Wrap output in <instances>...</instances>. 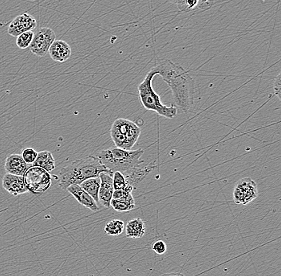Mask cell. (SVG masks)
I'll use <instances>...</instances> for the list:
<instances>
[{"instance_id": "8fae6325", "label": "cell", "mask_w": 281, "mask_h": 276, "mask_svg": "<svg viewBox=\"0 0 281 276\" xmlns=\"http://www.w3.org/2000/svg\"><path fill=\"white\" fill-rule=\"evenodd\" d=\"M2 187L14 196L29 192L23 176L14 175L8 173L2 178Z\"/></svg>"}, {"instance_id": "8992f818", "label": "cell", "mask_w": 281, "mask_h": 276, "mask_svg": "<svg viewBox=\"0 0 281 276\" xmlns=\"http://www.w3.org/2000/svg\"><path fill=\"white\" fill-rule=\"evenodd\" d=\"M23 177L27 189L31 193L43 194L51 187V175L42 168L36 166L29 168Z\"/></svg>"}, {"instance_id": "9c48e42d", "label": "cell", "mask_w": 281, "mask_h": 276, "mask_svg": "<svg viewBox=\"0 0 281 276\" xmlns=\"http://www.w3.org/2000/svg\"><path fill=\"white\" fill-rule=\"evenodd\" d=\"M37 21L32 15L25 14L18 15L10 22L8 27V34L13 37H18L22 33L30 31L36 28Z\"/></svg>"}, {"instance_id": "30bf717a", "label": "cell", "mask_w": 281, "mask_h": 276, "mask_svg": "<svg viewBox=\"0 0 281 276\" xmlns=\"http://www.w3.org/2000/svg\"><path fill=\"white\" fill-rule=\"evenodd\" d=\"M113 173L103 172L99 175L101 186L98 193V200L100 204L106 208H110V203L113 199V193L114 191L113 186Z\"/></svg>"}, {"instance_id": "d4e9b609", "label": "cell", "mask_w": 281, "mask_h": 276, "mask_svg": "<svg viewBox=\"0 0 281 276\" xmlns=\"http://www.w3.org/2000/svg\"><path fill=\"white\" fill-rule=\"evenodd\" d=\"M152 250L158 255L164 254L167 250V246L163 240H157L151 245Z\"/></svg>"}, {"instance_id": "44dd1931", "label": "cell", "mask_w": 281, "mask_h": 276, "mask_svg": "<svg viewBox=\"0 0 281 276\" xmlns=\"http://www.w3.org/2000/svg\"><path fill=\"white\" fill-rule=\"evenodd\" d=\"M35 33L33 30L22 33L17 37L16 45L18 48L26 49L30 47V43H32Z\"/></svg>"}, {"instance_id": "5bb4252c", "label": "cell", "mask_w": 281, "mask_h": 276, "mask_svg": "<svg viewBox=\"0 0 281 276\" xmlns=\"http://www.w3.org/2000/svg\"><path fill=\"white\" fill-rule=\"evenodd\" d=\"M5 169L8 174L14 175L24 176L28 170V165L25 162L20 154L13 153L6 157Z\"/></svg>"}, {"instance_id": "d6986e66", "label": "cell", "mask_w": 281, "mask_h": 276, "mask_svg": "<svg viewBox=\"0 0 281 276\" xmlns=\"http://www.w3.org/2000/svg\"><path fill=\"white\" fill-rule=\"evenodd\" d=\"M124 228H125V224L122 220H113L105 225V232L108 236H119L123 232Z\"/></svg>"}, {"instance_id": "7c38bea8", "label": "cell", "mask_w": 281, "mask_h": 276, "mask_svg": "<svg viewBox=\"0 0 281 276\" xmlns=\"http://www.w3.org/2000/svg\"><path fill=\"white\" fill-rule=\"evenodd\" d=\"M67 191L73 195V197L79 202V204L84 206L85 208L91 210L92 212L99 211V207L95 200H94L89 194L86 192L79 184H71L67 187Z\"/></svg>"}, {"instance_id": "ba28073f", "label": "cell", "mask_w": 281, "mask_h": 276, "mask_svg": "<svg viewBox=\"0 0 281 276\" xmlns=\"http://www.w3.org/2000/svg\"><path fill=\"white\" fill-rule=\"evenodd\" d=\"M55 33L49 27L39 29L30 43V50L34 55L39 57H44L48 54L49 48L55 40Z\"/></svg>"}, {"instance_id": "7402d4cb", "label": "cell", "mask_w": 281, "mask_h": 276, "mask_svg": "<svg viewBox=\"0 0 281 276\" xmlns=\"http://www.w3.org/2000/svg\"><path fill=\"white\" fill-rule=\"evenodd\" d=\"M134 187L128 185L126 188L121 190H114L113 193V200H134L132 192Z\"/></svg>"}, {"instance_id": "cb8c5ba5", "label": "cell", "mask_w": 281, "mask_h": 276, "mask_svg": "<svg viewBox=\"0 0 281 276\" xmlns=\"http://www.w3.org/2000/svg\"><path fill=\"white\" fill-rule=\"evenodd\" d=\"M21 156L27 165H33L36 160L38 153L34 149L26 148V149H22Z\"/></svg>"}, {"instance_id": "5b68a950", "label": "cell", "mask_w": 281, "mask_h": 276, "mask_svg": "<svg viewBox=\"0 0 281 276\" xmlns=\"http://www.w3.org/2000/svg\"><path fill=\"white\" fill-rule=\"evenodd\" d=\"M142 129L130 120L119 118L112 125L110 135L116 147L131 150L138 141Z\"/></svg>"}, {"instance_id": "484cf974", "label": "cell", "mask_w": 281, "mask_h": 276, "mask_svg": "<svg viewBox=\"0 0 281 276\" xmlns=\"http://www.w3.org/2000/svg\"><path fill=\"white\" fill-rule=\"evenodd\" d=\"M281 74L279 73L277 76L276 77L274 80H273V91L275 95H277V97L281 100Z\"/></svg>"}, {"instance_id": "9a60e30c", "label": "cell", "mask_w": 281, "mask_h": 276, "mask_svg": "<svg viewBox=\"0 0 281 276\" xmlns=\"http://www.w3.org/2000/svg\"><path fill=\"white\" fill-rule=\"evenodd\" d=\"M142 163L138 167L134 168V170L125 176L128 185L132 186L135 188L136 185L142 182V180L147 177L152 170H154L155 166L153 164H148L146 166H142Z\"/></svg>"}, {"instance_id": "e0dca14e", "label": "cell", "mask_w": 281, "mask_h": 276, "mask_svg": "<svg viewBox=\"0 0 281 276\" xmlns=\"http://www.w3.org/2000/svg\"><path fill=\"white\" fill-rule=\"evenodd\" d=\"M79 186L83 188L86 192L89 194L96 203H99L98 200V193H99L100 186H101V179L99 177L97 178H88L83 181Z\"/></svg>"}, {"instance_id": "7a4b0ae2", "label": "cell", "mask_w": 281, "mask_h": 276, "mask_svg": "<svg viewBox=\"0 0 281 276\" xmlns=\"http://www.w3.org/2000/svg\"><path fill=\"white\" fill-rule=\"evenodd\" d=\"M103 172L112 173L96 156L75 160L61 169L59 173V185L61 189L67 191V187L71 184H80L88 178L99 177Z\"/></svg>"}, {"instance_id": "6da1fadb", "label": "cell", "mask_w": 281, "mask_h": 276, "mask_svg": "<svg viewBox=\"0 0 281 276\" xmlns=\"http://www.w3.org/2000/svg\"><path fill=\"white\" fill-rule=\"evenodd\" d=\"M152 70L170 87L175 105L183 113H188L194 104L195 81L190 74L170 60L162 61Z\"/></svg>"}, {"instance_id": "3957f363", "label": "cell", "mask_w": 281, "mask_h": 276, "mask_svg": "<svg viewBox=\"0 0 281 276\" xmlns=\"http://www.w3.org/2000/svg\"><path fill=\"white\" fill-rule=\"evenodd\" d=\"M144 154V149L126 150L117 147L104 149L97 153L96 157L101 164L112 173L120 172L123 175L129 174L134 168L143 163L141 157Z\"/></svg>"}, {"instance_id": "603a6c76", "label": "cell", "mask_w": 281, "mask_h": 276, "mask_svg": "<svg viewBox=\"0 0 281 276\" xmlns=\"http://www.w3.org/2000/svg\"><path fill=\"white\" fill-rule=\"evenodd\" d=\"M113 186L114 190H121L127 187V182L123 174L114 172L113 174Z\"/></svg>"}, {"instance_id": "ffe728a7", "label": "cell", "mask_w": 281, "mask_h": 276, "mask_svg": "<svg viewBox=\"0 0 281 276\" xmlns=\"http://www.w3.org/2000/svg\"><path fill=\"white\" fill-rule=\"evenodd\" d=\"M110 207L118 212H130L135 208V200H113L112 199Z\"/></svg>"}, {"instance_id": "277c9868", "label": "cell", "mask_w": 281, "mask_h": 276, "mask_svg": "<svg viewBox=\"0 0 281 276\" xmlns=\"http://www.w3.org/2000/svg\"><path fill=\"white\" fill-rule=\"evenodd\" d=\"M156 73L151 69L138 86L140 101L146 110L154 111L162 117L172 119L176 117L178 109L173 105L168 107L162 104L160 97L156 93L152 86V81Z\"/></svg>"}, {"instance_id": "ac0fdd59", "label": "cell", "mask_w": 281, "mask_h": 276, "mask_svg": "<svg viewBox=\"0 0 281 276\" xmlns=\"http://www.w3.org/2000/svg\"><path fill=\"white\" fill-rule=\"evenodd\" d=\"M33 166H36V167H40L43 170H47V172L53 171L55 169V162L54 157H53L52 153L51 152L45 151L39 152L38 153L36 160Z\"/></svg>"}, {"instance_id": "4316f807", "label": "cell", "mask_w": 281, "mask_h": 276, "mask_svg": "<svg viewBox=\"0 0 281 276\" xmlns=\"http://www.w3.org/2000/svg\"><path fill=\"white\" fill-rule=\"evenodd\" d=\"M213 5V0H198L199 10H208Z\"/></svg>"}, {"instance_id": "f1b7e54d", "label": "cell", "mask_w": 281, "mask_h": 276, "mask_svg": "<svg viewBox=\"0 0 281 276\" xmlns=\"http://www.w3.org/2000/svg\"><path fill=\"white\" fill-rule=\"evenodd\" d=\"M183 276V275L182 274H181V273H178V274L167 275V276Z\"/></svg>"}, {"instance_id": "83f0119b", "label": "cell", "mask_w": 281, "mask_h": 276, "mask_svg": "<svg viewBox=\"0 0 281 276\" xmlns=\"http://www.w3.org/2000/svg\"><path fill=\"white\" fill-rule=\"evenodd\" d=\"M169 2H171L172 4L176 5L180 0H168Z\"/></svg>"}, {"instance_id": "52a82bcc", "label": "cell", "mask_w": 281, "mask_h": 276, "mask_svg": "<svg viewBox=\"0 0 281 276\" xmlns=\"http://www.w3.org/2000/svg\"><path fill=\"white\" fill-rule=\"evenodd\" d=\"M233 195L236 204L243 205L250 204L259 195L257 183L250 178H241L236 184Z\"/></svg>"}, {"instance_id": "4fadbf2b", "label": "cell", "mask_w": 281, "mask_h": 276, "mask_svg": "<svg viewBox=\"0 0 281 276\" xmlns=\"http://www.w3.org/2000/svg\"><path fill=\"white\" fill-rule=\"evenodd\" d=\"M49 55L58 63H64L71 58V47L63 40H55L49 48Z\"/></svg>"}, {"instance_id": "2e32d148", "label": "cell", "mask_w": 281, "mask_h": 276, "mask_svg": "<svg viewBox=\"0 0 281 276\" xmlns=\"http://www.w3.org/2000/svg\"><path fill=\"white\" fill-rule=\"evenodd\" d=\"M145 233H146V223L140 218L130 220L126 224V234L128 238H142Z\"/></svg>"}]
</instances>
